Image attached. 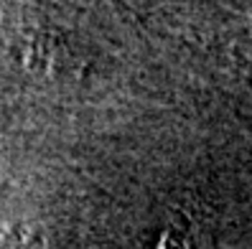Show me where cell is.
I'll list each match as a JSON object with an SVG mask.
<instances>
[{"mask_svg":"<svg viewBox=\"0 0 252 249\" xmlns=\"http://www.w3.org/2000/svg\"><path fill=\"white\" fill-rule=\"evenodd\" d=\"M156 249H189V231L184 229H168L156 244Z\"/></svg>","mask_w":252,"mask_h":249,"instance_id":"1","label":"cell"}]
</instances>
